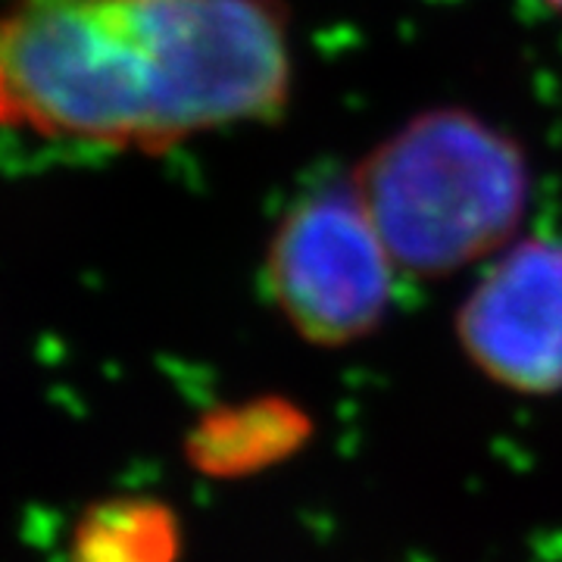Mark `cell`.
Instances as JSON below:
<instances>
[{"label":"cell","mask_w":562,"mask_h":562,"mask_svg":"<svg viewBox=\"0 0 562 562\" xmlns=\"http://www.w3.org/2000/svg\"><path fill=\"white\" fill-rule=\"evenodd\" d=\"M72 557L76 562H172L176 525L157 503H103L81 519Z\"/></svg>","instance_id":"cell-5"},{"label":"cell","mask_w":562,"mask_h":562,"mask_svg":"<svg viewBox=\"0 0 562 562\" xmlns=\"http://www.w3.org/2000/svg\"><path fill=\"white\" fill-rule=\"evenodd\" d=\"M353 188L397 269L441 279L501 250L528 206L522 150L465 110H431L382 140Z\"/></svg>","instance_id":"cell-2"},{"label":"cell","mask_w":562,"mask_h":562,"mask_svg":"<svg viewBox=\"0 0 562 562\" xmlns=\"http://www.w3.org/2000/svg\"><path fill=\"white\" fill-rule=\"evenodd\" d=\"M547 3H553V7H560L562 10V0H547Z\"/></svg>","instance_id":"cell-6"},{"label":"cell","mask_w":562,"mask_h":562,"mask_svg":"<svg viewBox=\"0 0 562 562\" xmlns=\"http://www.w3.org/2000/svg\"><path fill=\"white\" fill-rule=\"evenodd\" d=\"M397 262L350 181L294 203L272 235L266 281L281 316L319 347L360 341L384 319Z\"/></svg>","instance_id":"cell-3"},{"label":"cell","mask_w":562,"mask_h":562,"mask_svg":"<svg viewBox=\"0 0 562 562\" xmlns=\"http://www.w3.org/2000/svg\"><path fill=\"white\" fill-rule=\"evenodd\" d=\"M469 360L509 391H562V241H525L487 269L457 316Z\"/></svg>","instance_id":"cell-4"},{"label":"cell","mask_w":562,"mask_h":562,"mask_svg":"<svg viewBox=\"0 0 562 562\" xmlns=\"http://www.w3.org/2000/svg\"><path fill=\"white\" fill-rule=\"evenodd\" d=\"M291 88L279 0H16L3 120L44 138L166 150L279 116Z\"/></svg>","instance_id":"cell-1"}]
</instances>
